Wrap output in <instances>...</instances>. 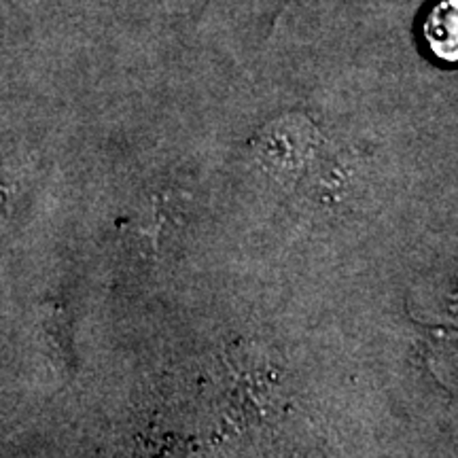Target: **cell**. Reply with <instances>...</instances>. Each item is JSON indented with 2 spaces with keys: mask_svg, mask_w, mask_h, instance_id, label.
Masks as SVG:
<instances>
[{
  "mask_svg": "<svg viewBox=\"0 0 458 458\" xmlns=\"http://www.w3.org/2000/svg\"><path fill=\"white\" fill-rule=\"evenodd\" d=\"M425 38L428 47L437 57L445 62L456 60V3L442 0V3L428 13L425 21Z\"/></svg>",
  "mask_w": 458,
  "mask_h": 458,
  "instance_id": "cell-1",
  "label": "cell"
}]
</instances>
